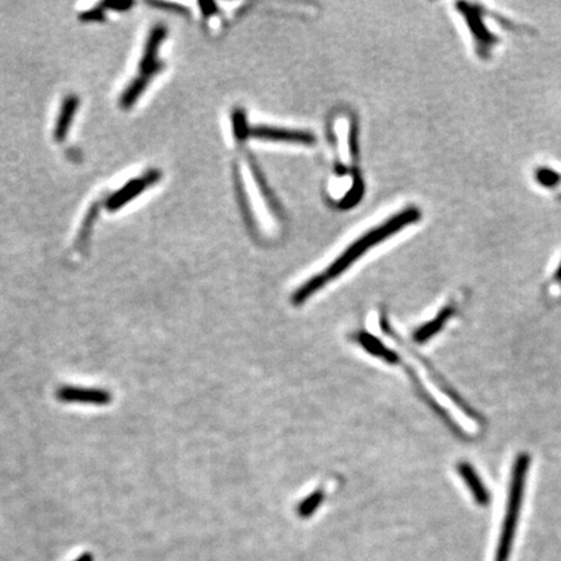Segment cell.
I'll return each instance as SVG.
<instances>
[{
	"label": "cell",
	"mask_w": 561,
	"mask_h": 561,
	"mask_svg": "<svg viewBox=\"0 0 561 561\" xmlns=\"http://www.w3.org/2000/svg\"><path fill=\"white\" fill-rule=\"evenodd\" d=\"M420 212L416 208L403 209L397 215L390 217L388 221L377 225L367 233L360 235L355 242L351 243L345 252H342L337 259L334 260L328 268L324 269L321 273L310 278L304 285L301 286L293 295V303L299 305L305 302L313 293H317L321 287L328 285L333 279L345 273L354 263L365 255L371 247L378 246L390 237L399 233L407 226L418 221Z\"/></svg>",
	"instance_id": "cell-1"
},
{
	"label": "cell",
	"mask_w": 561,
	"mask_h": 561,
	"mask_svg": "<svg viewBox=\"0 0 561 561\" xmlns=\"http://www.w3.org/2000/svg\"><path fill=\"white\" fill-rule=\"evenodd\" d=\"M166 35L168 27L164 24H157L150 30L142 58L139 61V74L130 82L129 86L124 90L120 98V107L122 110H130L137 103L139 98L146 91L152 78L164 68V62L159 59V51Z\"/></svg>",
	"instance_id": "cell-2"
},
{
	"label": "cell",
	"mask_w": 561,
	"mask_h": 561,
	"mask_svg": "<svg viewBox=\"0 0 561 561\" xmlns=\"http://www.w3.org/2000/svg\"><path fill=\"white\" fill-rule=\"evenodd\" d=\"M530 466V458L527 454L518 455L515 466L512 469V478H510V494H508V503H507V512L501 527V538L496 550L495 561L510 560V550L516 534L518 517L521 512V504L525 491V482H527V470Z\"/></svg>",
	"instance_id": "cell-3"
},
{
	"label": "cell",
	"mask_w": 561,
	"mask_h": 561,
	"mask_svg": "<svg viewBox=\"0 0 561 561\" xmlns=\"http://www.w3.org/2000/svg\"><path fill=\"white\" fill-rule=\"evenodd\" d=\"M456 7L466 20V25L470 29L477 55L481 59H489L492 48L498 44L499 39L496 35L492 34L484 24V18L486 12L484 8L478 4H470V3H458Z\"/></svg>",
	"instance_id": "cell-4"
},
{
	"label": "cell",
	"mask_w": 561,
	"mask_h": 561,
	"mask_svg": "<svg viewBox=\"0 0 561 561\" xmlns=\"http://www.w3.org/2000/svg\"><path fill=\"white\" fill-rule=\"evenodd\" d=\"M161 180V172L159 169H150L137 178L126 182L121 189L113 192L110 198L105 200V208L110 212H116L124 206L129 204L131 200L143 194L147 189L154 186Z\"/></svg>",
	"instance_id": "cell-5"
},
{
	"label": "cell",
	"mask_w": 561,
	"mask_h": 561,
	"mask_svg": "<svg viewBox=\"0 0 561 561\" xmlns=\"http://www.w3.org/2000/svg\"><path fill=\"white\" fill-rule=\"evenodd\" d=\"M56 399L64 404H88L105 407L111 404L112 394L103 389H90L78 386H60L56 390Z\"/></svg>",
	"instance_id": "cell-6"
},
{
	"label": "cell",
	"mask_w": 561,
	"mask_h": 561,
	"mask_svg": "<svg viewBox=\"0 0 561 561\" xmlns=\"http://www.w3.org/2000/svg\"><path fill=\"white\" fill-rule=\"evenodd\" d=\"M256 138L272 142H289V143H305L310 145L315 138L310 133L301 130L272 128V126H253L246 128L244 139Z\"/></svg>",
	"instance_id": "cell-7"
},
{
	"label": "cell",
	"mask_w": 561,
	"mask_h": 561,
	"mask_svg": "<svg viewBox=\"0 0 561 561\" xmlns=\"http://www.w3.org/2000/svg\"><path fill=\"white\" fill-rule=\"evenodd\" d=\"M78 107H79V98L74 94L65 96L64 100L61 102L60 111H59V116L56 119V125L53 129V138L56 142L61 143L67 139L72 122L76 117Z\"/></svg>",
	"instance_id": "cell-8"
},
{
	"label": "cell",
	"mask_w": 561,
	"mask_h": 561,
	"mask_svg": "<svg viewBox=\"0 0 561 561\" xmlns=\"http://www.w3.org/2000/svg\"><path fill=\"white\" fill-rule=\"evenodd\" d=\"M458 473L464 480V482L468 484L472 495L475 496V501L481 506L489 504L490 494L486 490L481 478L475 473V468L468 463H461V464H458Z\"/></svg>",
	"instance_id": "cell-9"
},
{
	"label": "cell",
	"mask_w": 561,
	"mask_h": 561,
	"mask_svg": "<svg viewBox=\"0 0 561 561\" xmlns=\"http://www.w3.org/2000/svg\"><path fill=\"white\" fill-rule=\"evenodd\" d=\"M454 312H455L454 307H451V305L444 307L435 319H433L430 322L425 324L421 328L417 329L415 336H414L416 342H417V343H423V342L429 341L434 334H437L440 329L443 328L444 322L454 315Z\"/></svg>",
	"instance_id": "cell-10"
},
{
	"label": "cell",
	"mask_w": 561,
	"mask_h": 561,
	"mask_svg": "<svg viewBox=\"0 0 561 561\" xmlns=\"http://www.w3.org/2000/svg\"><path fill=\"white\" fill-rule=\"evenodd\" d=\"M357 342L363 345L364 348L371 355L386 360L388 363H397V355L390 351L386 345H382L377 338L373 337L368 333H360L357 336Z\"/></svg>",
	"instance_id": "cell-11"
},
{
	"label": "cell",
	"mask_w": 561,
	"mask_h": 561,
	"mask_svg": "<svg viewBox=\"0 0 561 561\" xmlns=\"http://www.w3.org/2000/svg\"><path fill=\"white\" fill-rule=\"evenodd\" d=\"M99 208H100L99 204H96V203L94 206H91L86 213V217L84 218L81 230L78 233L77 243H76L78 250L81 251V252L86 250L87 243H88L90 235H91V232H93V227H94L96 218H98V215H99Z\"/></svg>",
	"instance_id": "cell-12"
},
{
	"label": "cell",
	"mask_w": 561,
	"mask_h": 561,
	"mask_svg": "<svg viewBox=\"0 0 561 561\" xmlns=\"http://www.w3.org/2000/svg\"><path fill=\"white\" fill-rule=\"evenodd\" d=\"M536 180L543 187L551 189L561 183V174L550 168H538L536 171Z\"/></svg>",
	"instance_id": "cell-13"
},
{
	"label": "cell",
	"mask_w": 561,
	"mask_h": 561,
	"mask_svg": "<svg viewBox=\"0 0 561 561\" xmlns=\"http://www.w3.org/2000/svg\"><path fill=\"white\" fill-rule=\"evenodd\" d=\"M322 499L321 492H315L311 496H308L305 501H303L302 504L299 506V515L303 517H307L312 515V512L317 508L319 503Z\"/></svg>",
	"instance_id": "cell-14"
},
{
	"label": "cell",
	"mask_w": 561,
	"mask_h": 561,
	"mask_svg": "<svg viewBox=\"0 0 561 561\" xmlns=\"http://www.w3.org/2000/svg\"><path fill=\"white\" fill-rule=\"evenodd\" d=\"M105 11L104 8L103 3L99 4L95 8L88 9L86 12L79 15V20L82 22H100L103 21L104 16H105Z\"/></svg>",
	"instance_id": "cell-15"
},
{
	"label": "cell",
	"mask_w": 561,
	"mask_h": 561,
	"mask_svg": "<svg viewBox=\"0 0 561 561\" xmlns=\"http://www.w3.org/2000/svg\"><path fill=\"white\" fill-rule=\"evenodd\" d=\"M104 8L112 9V11H128L130 7L134 6L133 1H119V3H112V1H105L103 3Z\"/></svg>",
	"instance_id": "cell-16"
},
{
	"label": "cell",
	"mask_w": 561,
	"mask_h": 561,
	"mask_svg": "<svg viewBox=\"0 0 561 561\" xmlns=\"http://www.w3.org/2000/svg\"><path fill=\"white\" fill-rule=\"evenodd\" d=\"M152 4L157 6V7H161V8L172 9L173 12L180 13V15H187L186 8H183L182 6L176 4V3H160V1H157V3H152Z\"/></svg>",
	"instance_id": "cell-17"
},
{
	"label": "cell",
	"mask_w": 561,
	"mask_h": 561,
	"mask_svg": "<svg viewBox=\"0 0 561 561\" xmlns=\"http://www.w3.org/2000/svg\"><path fill=\"white\" fill-rule=\"evenodd\" d=\"M74 561H94V556L90 553H85L79 555Z\"/></svg>",
	"instance_id": "cell-18"
},
{
	"label": "cell",
	"mask_w": 561,
	"mask_h": 561,
	"mask_svg": "<svg viewBox=\"0 0 561 561\" xmlns=\"http://www.w3.org/2000/svg\"><path fill=\"white\" fill-rule=\"evenodd\" d=\"M553 279H556L557 282H561V261L560 264H559V267L556 268V272H555V275H553Z\"/></svg>",
	"instance_id": "cell-19"
},
{
	"label": "cell",
	"mask_w": 561,
	"mask_h": 561,
	"mask_svg": "<svg viewBox=\"0 0 561 561\" xmlns=\"http://www.w3.org/2000/svg\"><path fill=\"white\" fill-rule=\"evenodd\" d=\"M559 198H560V200H561V195H559Z\"/></svg>",
	"instance_id": "cell-20"
}]
</instances>
